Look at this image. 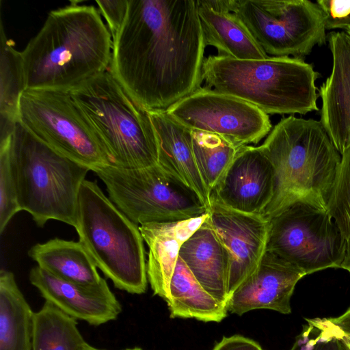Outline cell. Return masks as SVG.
I'll use <instances>...</instances> for the list:
<instances>
[{
    "mask_svg": "<svg viewBox=\"0 0 350 350\" xmlns=\"http://www.w3.org/2000/svg\"><path fill=\"white\" fill-rule=\"evenodd\" d=\"M109 70L146 111L200 88L206 47L195 0H129Z\"/></svg>",
    "mask_w": 350,
    "mask_h": 350,
    "instance_id": "cell-1",
    "label": "cell"
},
{
    "mask_svg": "<svg viewBox=\"0 0 350 350\" xmlns=\"http://www.w3.org/2000/svg\"><path fill=\"white\" fill-rule=\"evenodd\" d=\"M112 48L94 6L73 1L51 10L21 52L25 90L70 92L109 70Z\"/></svg>",
    "mask_w": 350,
    "mask_h": 350,
    "instance_id": "cell-2",
    "label": "cell"
},
{
    "mask_svg": "<svg viewBox=\"0 0 350 350\" xmlns=\"http://www.w3.org/2000/svg\"><path fill=\"white\" fill-rule=\"evenodd\" d=\"M259 146L274 174L273 196L262 214L265 218L297 201L327 210L341 155L320 121L283 118Z\"/></svg>",
    "mask_w": 350,
    "mask_h": 350,
    "instance_id": "cell-3",
    "label": "cell"
},
{
    "mask_svg": "<svg viewBox=\"0 0 350 350\" xmlns=\"http://www.w3.org/2000/svg\"><path fill=\"white\" fill-rule=\"evenodd\" d=\"M206 87L247 101L267 114H306L318 111L319 74L303 59L269 57L242 60L224 55L204 59Z\"/></svg>",
    "mask_w": 350,
    "mask_h": 350,
    "instance_id": "cell-4",
    "label": "cell"
},
{
    "mask_svg": "<svg viewBox=\"0 0 350 350\" xmlns=\"http://www.w3.org/2000/svg\"><path fill=\"white\" fill-rule=\"evenodd\" d=\"M9 146L20 210L39 227L50 219L75 227L80 188L91 170L42 142L18 121Z\"/></svg>",
    "mask_w": 350,
    "mask_h": 350,
    "instance_id": "cell-5",
    "label": "cell"
},
{
    "mask_svg": "<svg viewBox=\"0 0 350 350\" xmlns=\"http://www.w3.org/2000/svg\"><path fill=\"white\" fill-rule=\"evenodd\" d=\"M70 92L110 165L137 169L158 164L157 139L148 111L133 101L109 70Z\"/></svg>",
    "mask_w": 350,
    "mask_h": 350,
    "instance_id": "cell-6",
    "label": "cell"
},
{
    "mask_svg": "<svg viewBox=\"0 0 350 350\" xmlns=\"http://www.w3.org/2000/svg\"><path fill=\"white\" fill-rule=\"evenodd\" d=\"M75 228L79 241L117 288L131 294L146 292L147 267L139 228L96 181L85 179L81 185Z\"/></svg>",
    "mask_w": 350,
    "mask_h": 350,
    "instance_id": "cell-7",
    "label": "cell"
},
{
    "mask_svg": "<svg viewBox=\"0 0 350 350\" xmlns=\"http://www.w3.org/2000/svg\"><path fill=\"white\" fill-rule=\"evenodd\" d=\"M92 171L105 185L111 202L137 225L178 221L207 213L195 191L158 164L137 169L107 165Z\"/></svg>",
    "mask_w": 350,
    "mask_h": 350,
    "instance_id": "cell-8",
    "label": "cell"
},
{
    "mask_svg": "<svg viewBox=\"0 0 350 350\" xmlns=\"http://www.w3.org/2000/svg\"><path fill=\"white\" fill-rule=\"evenodd\" d=\"M18 121L42 142L91 170L109 165L105 152L68 91L26 89Z\"/></svg>",
    "mask_w": 350,
    "mask_h": 350,
    "instance_id": "cell-9",
    "label": "cell"
},
{
    "mask_svg": "<svg viewBox=\"0 0 350 350\" xmlns=\"http://www.w3.org/2000/svg\"><path fill=\"white\" fill-rule=\"evenodd\" d=\"M268 220L267 251L306 275L340 267L347 240L327 210L297 201Z\"/></svg>",
    "mask_w": 350,
    "mask_h": 350,
    "instance_id": "cell-10",
    "label": "cell"
},
{
    "mask_svg": "<svg viewBox=\"0 0 350 350\" xmlns=\"http://www.w3.org/2000/svg\"><path fill=\"white\" fill-rule=\"evenodd\" d=\"M234 13L265 51L302 59L326 42L324 15L309 0H233Z\"/></svg>",
    "mask_w": 350,
    "mask_h": 350,
    "instance_id": "cell-11",
    "label": "cell"
},
{
    "mask_svg": "<svg viewBox=\"0 0 350 350\" xmlns=\"http://www.w3.org/2000/svg\"><path fill=\"white\" fill-rule=\"evenodd\" d=\"M190 130L214 133L238 147L258 144L271 131L268 114L239 98L199 88L165 110Z\"/></svg>",
    "mask_w": 350,
    "mask_h": 350,
    "instance_id": "cell-12",
    "label": "cell"
},
{
    "mask_svg": "<svg viewBox=\"0 0 350 350\" xmlns=\"http://www.w3.org/2000/svg\"><path fill=\"white\" fill-rule=\"evenodd\" d=\"M207 213L208 221L228 256L229 297L261 261L267 250L269 220L262 215L230 208L213 197Z\"/></svg>",
    "mask_w": 350,
    "mask_h": 350,
    "instance_id": "cell-13",
    "label": "cell"
},
{
    "mask_svg": "<svg viewBox=\"0 0 350 350\" xmlns=\"http://www.w3.org/2000/svg\"><path fill=\"white\" fill-rule=\"evenodd\" d=\"M273 192L270 161L260 146L247 145L239 148L211 197L235 211L262 215Z\"/></svg>",
    "mask_w": 350,
    "mask_h": 350,
    "instance_id": "cell-14",
    "label": "cell"
},
{
    "mask_svg": "<svg viewBox=\"0 0 350 350\" xmlns=\"http://www.w3.org/2000/svg\"><path fill=\"white\" fill-rule=\"evenodd\" d=\"M304 275V271L266 250L256 270L229 296L228 311L242 315L269 309L290 314L295 285Z\"/></svg>",
    "mask_w": 350,
    "mask_h": 350,
    "instance_id": "cell-15",
    "label": "cell"
},
{
    "mask_svg": "<svg viewBox=\"0 0 350 350\" xmlns=\"http://www.w3.org/2000/svg\"><path fill=\"white\" fill-rule=\"evenodd\" d=\"M29 279L46 301L70 317L92 325L116 320L122 306L105 280L96 286L59 279L38 266L32 268Z\"/></svg>",
    "mask_w": 350,
    "mask_h": 350,
    "instance_id": "cell-16",
    "label": "cell"
},
{
    "mask_svg": "<svg viewBox=\"0 0 350 350\" xmlns=\"http://www.w3.org/2000/svg\"><path fill=\"white\" fill-rule=\"evenodd\" d=\"M327 38L332 68L317 90L322 102L320 122L341 155L350 145V38L345 32H331Z\"/></svg>",
    "mask_w": 350,
    "mask_h": 350,
    "instance_id": "cell-17",
    "label": "cell"
},
{
    "mask_svg": "<svg viewBox=\"0 0 350 350\" xmlns=\"http://www.w3.org/2000/svg\"><path fill=\"white\" fill-rule=\"evenodd\" d=\"M147 111L157 139L158 165L195 191L208 208L211 193L196 165L191 130L174 120L165 110Z\"/></svg>",
    "mask_w": 350,
    "mask_h": 350,
    "instance_id": "cell-18",
    "label": "cell"
},
{
    "mask_svg": "<svg viewBox=\"0 0 350 350\" xmlns=\"http://www.w3.org/2000/svg\"><path fill=\"white\" fill-rule=\"evenodd\" d=\"M208 213L189 219L140 225L148 247L147 277L154 295L165 301L182 245L202 226Z\"/></svg>",
    "mask_w": 350,
    "mask_h": 350,
    "instance_id": "cell-19",
    "label": "cell"
},
{
    "mask_svg": "<svg viewBox=\"0 0 350 350\" xmlns=\"http://www.w3.org/2000/svg\"><path fill=\"white\" fill-rule=\"evenodd\" d=\"M178 256L210 295L227 304L228 256L208 217L182 245Z\"/></svg>",
    "mask_w": 350,
    "mask_h": 350,
    "instance_id": "cell-20",
    "label": "cell"
},
{
    "mask_svg": "<svg viewBox=\"0 0 350 350\" xmlns=\"http://www.w3.org/2000/svg\"><path fill=\"white\" fill-rule=\"evenodd\" d=\"M197 4L206 46L216 48L219 55L237 59L269 57L234 13L214 11L202 0H198Z\"/></svg>",
    "mask_w": 350,
    "mask_h": 350,
    "instance_id": "cell-21",
    "label": "cell"
},
{
    "mask_svg": "<svg viewBox=\"0 0 350 350\" xmlns=\"http://www.w3.org/2000/svg\"><path fill=\"white\" fill-rule=\"evenodd\" d=\"M28 255L40 268L66 281L96 286L105 280L80 241L53 239L33 245Z\"/></svg>",
    "mask_w": 350,
    "mask_h": 350,
    "instance_id": "cell-22",
    "label": "cell"
},
{
    "mask_svg": "<svg viewBox=\"0 0 350 350\" xmlns=\"http://www.w3.org/2000/svg\"><path fill=\"white\" fill-rule=\"evenodd\" d=\"M171 318L220 322L228 315L227 304L210 295L178 256L166 301Z\"/></svg>",
    "mask_w": 350,
    "mask_h": 350,
    "instance_id": "cell-23",
    "label": "cell"
},
{
    "mask_svg": "<svg viewBox=\"0 0 350 350\" xmlns=\"http://www.w3.org/2000/svg\"><path fill=\"white\" fill-rule=\"evenodd\" d=\"M34 312L12 272H0V350H31Z\"/></svg>",
    "mask_w": 350,
    "mask_h": 350,
    "instance_id": "cell-24",
    "label": "cell"
},
{
    "mask_svg": "<svg viewBox=\"0 0 350 350\" xmlns=\"http://www.w3.org/2000/svg\"><path fill=\"white\" fill-rule=\"evenodd\" d=\"M0 25V139L8 137L18 122L19 98L25 90L21 53Z\"/></svg>",
    "mask_w": 350,
    "mask_h": 350,
    "instance_id": "cell-25",
    "label": "cell"
},
{
    "mask_svg": "<svg viewBox=\"0 0 350 350\" xmlns=\"http://www.w3.org/2000/svg\"><path fill=\"white\" fill-rule=\"evenodd\" d=\"M84 342L77 320L51 303L34 312L31 350H79Z\"/></svg>",
    "mask_w": 350,
    "mask_h": 350,
    "instance_id": "cell-26",
    "label": "cell"
},
{
    "mask_svg": "<svg viewBox=\"0 0 350 350\" xmlns=\"http://www.w3.org/2000/svg\"><path fill=\"white\" fill-rule=\"evenodd\" d=\"M191 140L198 169L211 193L240 147L220 135L193 130Z\"/></svg>",
    "mask_w": 350,
    "mask_h": 350,
    "instance_id": "cell-27",
    "label": "cell"
},
{
    "mask_svg": "<svg viewBox=\"0 0 350 350\" xmlns=\"http://www.w3.org/2000/svg\"><path fill=\"white\" fill-rule=\"evenodd\" d=\"M327 211L346 240L350 239V145L341 154Z\"/></svg>",
    "mask_w": 350,
    "mask_h": 350,
    "instance_id": "cell-28",
    "label": "cell"
},
{
    "mask_svg": "<svg viewBox=\"0 0 350 350\" xmlns=\"http://www.w3.org/2000/svg\"><path fill=\"white\" fill-rule=\"evenodd\" d=\"M10 136V135H9ZM21 211L12 167L9 137L0 140V232L2 234L16 213Z\"/></svg>",
    "mask_w": 350,
    "mask_h": 350,
    "instance_id": "cell-29",
    "label": "cell"
},
{
    "mask_svg": "<svg viewBox=\"0 0 350 350\" xmlns=\"http://www.w3.org/2000/svg\"><path fill=\"white\" fill-rule=\"evenodd\" d=\"M306 321L290 350H347L327 318Z\"/></svg>",
    "mask_w": 350,
    "mask_h": 350,
    "instance_id": "cell-30",
    "label": "cell"
},
{
    "mask_svg": "<svg viewBox=\"0 0 350 350\" xmlns=\"http://www.w3.org/2000/svg\"><path fill=\"white\" fill-rule=\"evenodd\" d=\"M322 10L325 29H347L350 27V0H317Z\"/></svg>",
    "mask_w": 350,
    "mask_h": 350,
    "instance_id": "cell-31",
    "label": "cell"
},
{
    "mask_svg": "<svg viewBox=\"0 0 350 350\" xmlns=\"http://www.w3.org/2000/svg\"><path fill=\"white\" fill-rule=\"evenodd\" d=\"M99 12L104 16L112 38L122 25L128 10L129 0L96 1Z\"/></svg>",
    "mask_w": 350,
    "mask_h": 350,
    "instance_id": "cell-32",
    "label": "cell"
},
{
    "mask_svg": "<svg viewBox=\"0 0 350 350\" xmlns=\"http://www.w3.org/2000/svg\"><path fill=\"white\" fill-rule=\"evenodd\" d=\"M213 350H265L256 341L241 335L223 337Z\"/></svg>",
    "mask_w": 350,
    "mask_h": 350,
    "instance_id": "cell-33",
    "label": "cell"
},
{
    "mask_svg": "<svg viewBox=\"0 0 350 350\" xmlns=\"http://www.w3.org/2000/svg\"><path fill=\"white\" fill-rule=\"evenodd\" d=\"M328 320L345 334H350V307L339 317L328 318Z\"/></svg>",
    "mask_w": 350,
    "mask_h": 350,
    "instance_id": "cell-34",
    "label": "cell"
},
{
    "mask_svg": "<svg viewBox=\"0 0 350 350\" xmlns=\"http://www.w3.org/2000/svg\"><path fill=\"white\" fill-rule=\"evenodd\" d=\"M332 326H333V327L334 329V331H335L337 336L342 341V342L343 343L345 349L347 350H350V334H345L340 329H339L338 327H336L335 325H334L332 323Z\"/></svg>",
    "mask_w": 350,
    "mask_h": 350,
    "instance_id": "cell-35",
    "label": "cell"
},
{
    "mask_svg": "<svg viewBox=\"0 0 350 350\" xmlns=\"http://www.w3.org/2000/svg\"><path fill=\"white\" fill-rule=\"evenodd\" d=\"M340 267L346 269L350 273V239H347L345 258Z\"/></svg>",
    "mask_w": 350,
    "mask_h": 350,
    "instance_id": "cell-36",
    "label": "cell"
},
{
    "mask_svg": "<svg viewBox=\"0 0 350 350\" xmlns=\"http://www.w3.org/2000/svg\"><path fill=\"white\" fill-rule=\"evenodd\" d=\"M79 350H103V349L96 348L93 346H91L90 345H89L88 343H87L85 342L81 346V347L79 348Z\"/></svg>",
    "mask_w": 350,
    "mask_h": 350,
    "instance_id": "cell-37",
    "label": "cell"
},
{
    "mask_svg": "<svg viewBox=\"0 0 350 350\" xmlns=\"http://www.w3.org/2000/svg\"><path fill=\"white\" fill-rule=\"evenodd\" d=\"M122 350H143V349H141L140 347H132V348H126V349H124Z\"/></svg>",
    "mask_w": 350,
    "mask_h": 350,
    "instance_id": "cell-38",
    "label": "cell"
},
{
    "mask_svg": "<svg viewBox=\"0 0 350 350\" xmlns=\"http://www.w3.org/2000/svg\"><path fill=\"white\" fill-rule=\"evenodd\" d=\"M346 33L349 36L350 38V27L346 29Z\"/></svg>",
    "mask_w": 350,
    "mask_h": 350,
    "instance_id": "cell-39",
    "label": "cell"
}]
</instances>
